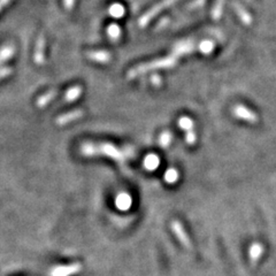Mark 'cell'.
Wrapping results in <instances>:
<instances>
[{"instance_id": "obj_28", "label": "cell", "mask_w": 276, "mask_h": 276, "mask_svg": "<svg viewBox=\"0 0 276 276\" xmlns=\"http://www.w3.org/2000/svg\"><path fill=\"white\" fill-rule=\"evenodd\" d=\"M151 81H152V84H153L154 86H159L161 84V77L158 75V74H153L151 77Z\"/></svg>"}, {"instance_id": "obj_22", "label": "cell", "mask_w": 276, "mask_h": 276, "mask_svg": "<svg viewBox=\"0 0 276 276\" xmlns=\"http://www.w3.org/2000/svg\"><path fill=\"white\" fill-rule=\"evenodd\" d=\"M171 138H173V136H171V134H170V131L162 132V134L160 135V138H159V144L161 145V148L167 149L168 146L170 145Z\"/></svg>"}, {"instance_id": "obj_16", "label": "cell", "mask_w": 276, "mask_h": 276, "mask_svg": "<svg viewBox=\"0 0 276 276\" xmlns=\"http://www.w3.org/2000/svg\"><path fill=\"white\" fill-rule=\"evenodd\" d=\"M233 7L234 9H235V12L237 13V15L239 16V19H241L243 23H245V24L251 23V15H250L249 13L245 11L244 7H242V6L237 4V2H234Z\"/></svg>"}, {"instance_id": "obj_7", "label": "cell", "mask_w": 276, "mask_h": 276, "mask_svg": "<svg viewBox=\"0 0 276 276\" xmlns=\"http://www.w3.org/2000/svg\"><path fill=\"white\" fill-rule=\"evenodd\" d=\"M84 115V112L82 109H75L71 110V112L64 113V114L60 115L59 118L57 119V125L58 126H66L68 123L74 122L75 120H79L80 118H82Z\"/></svg>"}, {"instance_id": "obj_3", "label": "cell", "mask_w": 276, "mask_h": 276, "mask_svg": "<svg viewBox=\"0 0 276 276\" xmlns=\"http://www.w3.org/2000/svg\"><path fill=\"white\" fill-rule=\"evenodd\" d=\"M176 1H177V0H164V1L159 2V4L153 6V7H152L151 9H149V11L146 12L141 19H139L138 25L141 28H144L145 25H148V23L152 20V19H154L155 15L159 14V13H160L161 11H164L165 8L170 7V6L175 4Z\"/></svg>"}, {"instance_id": "obj_21", "label": "cell", "mask_w": 276, "mask_h": 276, "mask_svg": "<svg viewBox=\"0 0 276 276\" xmlns=\"http://www.w3.org/2000/svg\"><path fill=\"white\" fill-rule=\"evenodd\" d=\"M198 48H199V51L201 52V53L210 54V53H212V51L214 50V43L210 40H205L201 42Z\"/></svg>"}, {"instance_id": "obj_4", "label": "cell", "mask_w": 276, "mask_h": 276, "mask_svg": "<svg viewBox=\"0 0 276 276\" xmlns=\"http://www.w3.org/2000/svg\"><path fill=\"white\" fill-rule=\"evenodd\" d=\"M171 230H173L175 236L177 237L178 241L182 243V245L186 246L187 249H191V242L189 236H188L183 226H182L178 221H173V222H171Z\"/></svg>"}, {"instance_id": "obj_12", "label": "cell", "mask_w": 276, "mask_h": 276, "mask_svg": "<svg viewBox=\"0 0 276 276\" xmlns=\"http://www.w3.org/2000/svg\"><path fill=\"white\" fill-rule=\"evenodd\" d=\"M57 96H58V91L57 90L48 91V92L44 93L43 96H41L40 98L37 99V102H36V105L40 107V108H43V107L48 105V104H50L52 100H53Z\"/></svg>"}, {"instance_id": "obj_19", "label": "cell", "mask_w": 276, "mask_h": 276, "mask_svg": "<svg viewBox=\"0 0 276 276\" xmlns=\"http://www.w3.org/2000/svg\"><path fill=\"white\" fill-rule=\"evenodd\" d=\"M223 4H225V0H216V2L214 4L212 9V18L214 20H219L221 15H222Z\"/></svg>"}, {"instance_id": "obj_6", "label": "cell", "mask_w": 276, "mask_h": 276, "mask_svg": "<svg viewBox=\"0 0 276 276\" xmlns=\"http://www.w3.org/2000/svg\"><path fill=\"white\" fill-rule=\"evenodd\" d=\"M234 115L237 116L238 119H242V120H244V121H248L250 123L258 122V118H256V115L255 114V113L242 105H237L234 107Z\"/></svg>"}, {"instance_id": "obj_10", "label": "cell", "mask_w": 276, "mask_h": 276, "mask_svg": "<svg viewBox=\"0 0 276 276\" xmlns=\"http://www.w3.org/2000/svg\"><path fill=\"white\" fill-rule=\"evenodd\" d=\"M132 199L128 193L121 192L119 193L115 198V206L121 211H127L131 207Z\"/></svg>"}, {"instance_id": "obj_13", "label": "cell", "mask_w": 276, "mask_h": 276, "mask_svg": "<svg viewBox=\"0 0 276 276\" xmlns=\"http://www.w3.org/2000/svg\"><path fill=\"white\" fill-rule=\"evenodd\" d=\"M15 53V47L13 45H4L0 48V66L5 64L6 61L12 59L13 55Z\"/></svg>"}, {"instance_id": "obj_17", "label": "cell", "mask_w": 276, "mask_h": 276, "mask_svg": "<svg viewBox=\"0 0 276 276\" xmlns=\"http://www.w3.org/2000/svg\"><path fill=\"white\" fill-rule=\"evenodd\" d=\"M107 35H108L109 40L112 41H119L120 37H121V29L118 24H110L108 28H107Z\"/></svg>"}, {"instance_id": "obj_24", "label": "cell", "mask_w": 276, "mask_h": 276, "mask_svg": "<svg viewBox=\"0 0 276 276\" xmlns=\"http://www.w3.org/2000/svg\"><path fill=\"white\" fill-rule=\"evenodd\" d=\"M261 253H262V248L259 244H255L251 248V250H250V255H251V258L253 260H256V259L260 258Z\"/></svg>"}, {"instance_id": "obj_29", "label": "cell", "mask_w": 276, "mask_h": 276, "mask_svg": "<svg viewBox=\"0 0 276 276\" xmlns=\"http://www.w3.org/2000/svg\"><path fill=\"white\" fill-rule=\"evenodd\" d=\"M64 5L67 9H70L75 6V0H64Z\"/></svg>"}, {"instance_id": "obj_26", "label": "cell", "mask_w": 276, "mask_h": 276, "mask_svg": "<svg viewBox=\"0 0 276 276\" xmlns=\"http://www.w3.org/2000/svg\"><path fill=\"white\" fill-rule=\"evenodd\" d=\"M13 73V69L11 67H2L0 68V81L8 77Z\"/></svg>"}, {"instance_id": "obj_20", "label": "cell", "mask_w": 276, "mask_h": 276, "mask_svg": "<svg viewBox=\"0 0 276 276\" xmlns=\"http://www.w3.org/2000/svg\"><path fill=\"white\" fill-rule=\"evenodd\" d=\"M178 126H180L181 129L186 131L193 130V122L190 118H187V116H182V118L178 120Z\"/></svg>"}, {"instance_id": "obj_14", "label": "cell", "mask_w": 276, "mask_h": 276, "mask_svg": "<svg viewBox=\"0 0 276 276\" xmlns=\"http://www.w3.org/2000/svg\"><path fill=\"white\" fill-rule=\"evenodd\" d=\"M81 95H82V87H81L80 85H75V86L70 87V89L67 91L66 95H64V102H67V103L75 102L76 99L80 98Z\"/></svg>"}, {"instance_id": "obj_23", "label": "cell", "mask_w": 276, "mask_h": 276, "mask_svg": "<svg viewBox=\"0 0 276 276\" xmlns=\"http://www.w3.org/2000/svg\"><path fill=\"white\" fill-rule=\"evenodd\" d=\"M178 180V171L175 168H170L165 173V181L168 183H175Z\"/></svg>"}, {"instance_id": "obj_25", "label": "cell", "mask_w": 276, "mask_h": 276, "mask_svg": "<svg viewBox=\"0 0 276 276\" xmlns=\"http://www.w3.org/2000/svg\"><path fill=\"white\" fill-rule=\"evenodd\" d=\"M206 0H193L191 4L188 5V9H198L200 7H203L205 5Z\"/></svg>"}, {"instance_id": "obj_5", "label": "cell", "mask_w": 276, "mask_h": 276, "mask_svg": "<svg viewBox=\"0 0 276 276\" xmlns=\"http://www.w3.org/2000/svg\"><path fill=\"white\" fill-rule=\"evenodd\" d=\"M82 268L81 264H71L67 266H58L51 271V276H70L77 274Z\"/></svg>"}, {"instance_id": "obj_1", "label": "cell", "mask_w": 276, "mask_h": 276, "mask_svg": "<svg viewBox=\"0 0 276 276\" xmlns=\"http://www.w3.org/2000/svg\"><path fill=\"white\" fill-rule=\"evenodd\" d=\"M82 153L86 157H95V155H106L114 160L122 162L125 159H128L130 155L134 154L131 149H126V150H119L118 148L108 143H103V144H85L82 146Z\"/></svg>"}, {"instance_id": "obj_15", "label": "cell", "mask_w": 276, "mask_h": 276, "mask_svg": "<svg viewBox=\"0 0 276 276\" xmlns=\"http://www.w3.org/2000/svg\"><path fill=\"white\" fill-rule=\"evenodd\" d=\"M159 165H160V159L158 155L150 154L144 159V167L148 170H155L159 167Z\"/></svg>"}, {"instance_id": "obj_2", "label": "cell", "mask_w": 276, "mask_h": 276, "mask_svg": "<svg viewBox=\"0 0 276 276\" xmlns=\"http://www.w3.org/2000/svg\"><path fill=\"white\" fill-rule=\"evenodd\" d=\"M177 59H178L177 55L171 53L170 57H167V58H162V59L151 61V63L139 64V66L132 68L131 70H129L127 77L132 80V79H135V77L142 75V74H145L146 71L154 70V69H162V68H171L177 64Z\"/></svg>"}, {"instance_id": "obj_30", "label": "cell", "mask_w": 276, "mask_h": 276, "mask_svg": "<svg viewBox=\"0 0 276 276\" xmlns=\"http://www.w3.org/2000/svg\"><path fill=\"white\" fill-rule=\"evenodd\" d=\"M12 1H13V0H0V12H1L2 9L6 7V6L11 4Z\"/></svg>"}, {"instance_id": "obj_18", "label": "cell", "mask_w": 276, "mask_h": 276, "mask_svg": "<svg viewBox=\"0 0 276 276\" xmlns=\"http://www.w3.org/2000/svg\"><path fill=\"white\" fill-rule=\"evenodd\" d=\"M108 12H109V15L113 16V18H114V19H121L122 16L125 15L126 9H125V7H123L122 5L114 4V5L110 6Z\"/></svg>"}, {"instance_id": "obj_31", "label": "cell", "mask_w": 276, "mask_h": 276, "mask_svg": "<svg viewBox=\"0 0 276 276\" xmlns=\"http://www.w3.org/2000/svg\"><path fill=\"white\" fill-rule=\"evenodd\" d=\"M168 22H170V20H168V19H162V20L160 21V23L158 24V27H157V28H162V27H164L165 24L167 25Z\"/></svg>"}, {"instance_id": "obj_8", "label": "cell", "mask_w": 276, "mask_h": 276, "mask_svg": "<svg viewBox=\"0 0 276 276\" xmlns=\"http://www.w3.org/2000/svg\"><path fill=\"white\" fill-rule=\"evenodd\" d=\"M34 60L37 64H43L45 63V38L41 36L36 42Z\"/></svg>"}, {"instance_id": "obj_27", "label": "cell", "mask_w": 276, "mask_h": 276, "mask_svg": "<svg viewBox=\"0 0 276 276\" xmlns=\"http://www.w3.org/2000/svg\"><path fill=\"white\" fill-rule=\"evenodd\" d=\"M186 141L189 145H192V144H194V143H196V132H194V130L187 131Z\"/></svg>"}, {"instance_id": "obj_9", "label": "cell", "mask_w": 276, "mask_h": 276, "mask_svg": "<svg viewBox=\"0 0 276 276\" xmlns=\"http://www.w3.org/2000/svg\"><path fill=\"white\" fill-rule=\"evenodd\" d=\"M193 50H194L193 42L184 41V42H181V43L175 45V46L173 47V53L176 54L177 57H181V55H183V54L190 53V52H192Z\"/></svg>"}, {"instance_id": "obj_11", "label": "cell", "mask_w": 276, "mask_h": 276, "mask_svg": "<svg viewBox=\"0 0 276 276\" xmlns=\"http://www.w3.org/2000/svg\"><path fill=\"white\" fill-rule=\"evenodd\" d=\"M87 58L96 63L107 64L110 60V54L106 51H92L87 53Z\"/></svg>"}]
</instances>
